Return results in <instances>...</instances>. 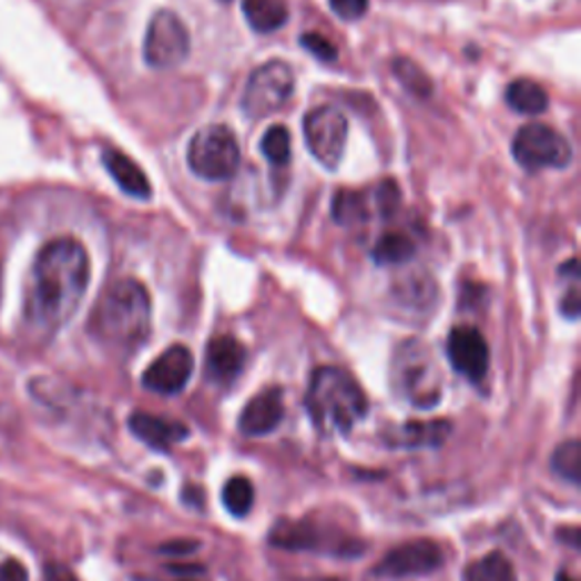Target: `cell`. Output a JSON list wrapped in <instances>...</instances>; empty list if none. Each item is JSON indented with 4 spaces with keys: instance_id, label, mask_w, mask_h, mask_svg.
I'll return each instance as SVG.
<instances>
[{
    "instance_id": "obj_9",
    "label": "cell",
    "mask_w": 581,
    "mask_h": 581,
    "mask_svg": "<svg viewBox=\"0 0 581 581\" xmlns=\"http://www.w3.org/2000/svg\"><path fill=\"white\" fill-rule=\"evenodd\" d=\"M305 141L312 155L325 166L336 169L344 160L348 141V119L336 108L320 105L305 116Z\"/></svg>"
},
{
    "instance_id": "obj_20",
    "label": "cell",
    "mask_w": 581,
    "mask_h": 581,
    "mask_svg": "<svg viewBox=\"0 0 581 581\" xmlns=\"http://www.w3.org/2000/svg\"><path fill=\"white\" fill-rule=\"evenodd\" d=\"M244 17L253 30L273 32L286 23L288 10L284 0H244Z\"/></svg>"
},
{
    "instance_id": "obj_23",
    "label": "cell",
    "mask_w": 581,
    "mask_h": 581,
    "mask_svg": "<svg viewBox=\"0 0 581 581\" xmlns=\"http://www.w3.org/2000/svg\"><path fill=\"white\" fill-rule=\"evenodd\" d=\"M253 502H255V489L248 477H232L223 487V504L232 516L236 518L248 516Z\"/></svg>"
},
{
    "instance_id": "obj_34",
    "label": "cell",
    "mask_w": 581,
    "mask_h": 581,
    "mask_svg": "<svg viewBox=\"0 0 581 581\" xmlns=\"http://www.w3.org/2000/svg\"><path fill=\"white\" fill-rule=\"evenodd\" d=\"M45 577H48V581H78V579H75V574H73L69 568L60 565V563L48 565V570H45Z\"/></svg>"
},
{
    "instance_id": "obj_7",
    "label": "cell",
    "mask_w": 581,
    "mask_h": 581,
    "mask_svg": "<svg viewBox=\"0 0 581 581\" xmlns=\"http://www.w3.org/2000/svg\"><path fill=\"white\" fill-rule=\"evenodd\" d=\"M294 71L284 62H266L251 75L246 84L244 101H241L244 114L253 121H259L282 110L288 101V95L294 93Z\"/></svg>"
},
{
    "instance_id": "obj_27",
    "label": "cell",
    "mask_w": 581,
    "mask_h": 581,
    "mask_svg": "<svg viewBox=\"0 0 581 581\" xmlns=\"http://www.w3.org/2000/svg\"><path fill=\"white\" fill-rule=\"evenodd\" d=\"M394 73L398 80L416 95H429L431 93V82L429 78L409 60H396L394 62Z\"/></svg>"
},
{
    "instance_id": "obj_4",
    "label": "cell",
    "mask_w": 581,
    "mask_h": 581,
    "mask_svg": "<svg viewBox=\"0 0 581 581\" xmlns=\"http://www.w3.org/2000/svg\"><path fill=\"white\" fill-rule=\"evenodd\" d=\"M391 386L400 400L416 409H431L441 402V370L425 344L411 338L398 346L391 361Z\"/></svg>"
},
{
    "instance_id": "obj_15",
    "label": "cell",
    "mask_w": 581,
    "mask_h": 581,
    "mask_svg": "<svg viewBox=\"0 0 581 581\" xmlns=\"http://www.w3.org/2000/svg\"><path fill=\"white\" fill-rule=\"evenodd\" d=\"M248 361V353L244 344L236 342L234 336H216L207 348V377L214 384H230L241 373H244Z\"/></svg>"
},
{
    "instance_id": "obj_18",
    "label": "cell",
    "mask_w": 581,
    "mask_h": 581,
    "mask_svg": "<svg viewBox=\"0 0 581 581\" xmlns=\"http://www.w3.org/2000/svg\"><path fill=\"white\" fill-rule=\"evenodd\" d=\"M271 546L282 550H320L325 539L309 520H282L271 529Z\"/></svg>"
},
{
    "instance_id": "obj_17",
    "label": "cell",
    "mask_w": 581,
    "mask_h": 581,
    "mask_svg": "<svg viewBox=\"0 0 581 581\" xmlns=\"http://www.w3.org/2000/svg\"><path fill=\"white\" fill-rule=\"evenodd\" d=\"M103 164L108 173L112 175V180L121 186L123 193H128V196L139 198V201H149L153 196L151 180L145 177V173L136 166V162H132L121 151H105Z\"/></svg>"
},
{
    "instance_id": "obj_31",
    "label": "cell",
    "mask_w": 581,
    "mask_h": 581,
    "mask_svg": "<svg viewBox=\"0 0 581 581\" xmlns=\"http://www.w3.org/2000/svg\"><path fill=\"white\" fill-rule=\"evenodd\" d=\"M0 581H28V570L14 557H0Z\"/></svg>"
},
{
    "instance_id": "obj_29",
    "label": "cell",
    "mask_w": 581,
    "mask_h": 581,
    "mask_svg": "<svg viewBox=\"0 0 581 581\" xmlns=\"http://www.w3.org/2000/svg\"><path fill=\"white\" fill-rule=\"evenodd\" d=\"M375 198H377V210L381 216H394V212L400 207V188L396 186L394 180H386L377 193H375Z\"/></svg>"
},
{
    "instance_id": "obj_26",
    "label": "cell",
    "mask_w": 581,
    "mask_h": 581,
    "mask_svg": "<svg viewBox=\"0 0 581 581\" xmlns=\"http://www.w3.org/2000/svg\"><path fill=\"white\" fill-rule=\"evenodd\" d=\"M262 153L273 166H286L290 162V134L284 125H273L262 139Z\"/></svg>"
},
{
    "instance_id": "obj_19",
    "label": "cell",
    "mask_w": 581,
    "mask_h": 581,
    "mask_svg": "<svg viewBox=\"0 0 581 581\" xmlns=\"http://www.w3.org/2000/svg\"><path fill=\"white\" fill-rule=\"evenodd\" d=\"M507 103L513 112L524 116H539L548 110V91L534 80H516L507 89Z\"/></svg>"
},
{
    "instance_id": "obj_36",
    "label": "cell",
    "mask_w": 581,
    "mask_h": 581,
    "mask_svg": "<svg viewBox=\"0 0 581 581\" xmlns=\"http://www.w3.org/2000/svg\"><path fill=\"white\" fill-rule=\"evenodd\" d=\"M557 581H574V579H572L568 572H559V574H557Z\"/></svg>"
},
{
    "instance_id": "obj_10",
    "label": "cell",
    "mask_w": 581,
    "mask_h": 581,
    "mask_svg": "<svg viewBox=\"0 0 581 581\" xmlns=\"http://www.w3.org/2000/svg\"><path fill=\"white\" fill-rule=\"evenodd\" d=\"M444 565V550L436 541L418 539L398 546L386 554L377 565L375 574L384 579H407L439 570Z\"/></svg>"
},
{
    "instance_id": "obj_1",
    "label": "cell",
    "mask_w": 581,
    "mask_h": 581,
    "mask_svg": "<svg viewBox=\"0 0 581 581\" xmlns=\"http://www.w3.org/2000/svg\"><path fill=\"white\" fill-rule=\"evenodd\" d=\"M89 277V255L78 238L60 236L48 241L30 271L26 294L28 325L41 334L64 327L82 305Z\"/></svg>"
},
{
    "instance_id": "obj_24",
    "label": "cell",
    "mask_w": 581,
    "mask_h": 581,
    "mask_svg": "<svg viewBox=\"0 0 581 581\" xmlns=\"http://www.w3.org/2000/svg\"><path fill=\"white\" fill-rule=\"evenodd\" d=\"M334 218L342 225H357L368 218L366 198L357 191H338L334 198Z\"/></svg>"
},
{
    "instance_id": "obj_16",
    "label": "cell",
    "mask_w": 581,
    "mask_h": 581,
    "mask_svg": "<svg viewBox=\"0 0 581 581\" xmlns=\"http://www.w3.org/2000/svg\"><path fill=\"white\" fill-rule=\"evenodd\" d=\"M452 431L450 420H411L402 427H396L386 439L394 448H405V450H420V448H439L448 441V436Z\"/></svg>"
},
{
    "instance_id": "obj_3",
    "label": "cell",
    "mask_w": 581,
    "mask_h": 581,
    "mask_svg": "<svg viewBox=\"0 0 581 581\" xmlns=\"http://www.w3.org/2000/svg\"><path fill=\"white\" fill-rule=\"evenodd\" d=\"M305 405L314 425L325 434H350L368 414V398L359 381L338 366L314 370Z\"/></svg>"
},
{
    "instance_id": "obj_13",
    "label": "cell",
    "mask_w": 581,
    "mask_h": 581,
    "mask_svg": "<svg viewBox=\"0 0 581 581\" xmlns=\"http://www.w3.org/2000/svg\"><path fill=\"white\" fill-rule=\"evenodd\" d=\"M284 418V396L277 386L253 396L238 416V431L248 439H259L279 427Z\"/></svg>"
},
{
    "instance_id": "obj_30",
    "label": "cell",
    "mask_w": 581,
    "mask_h": 581,
    "mask_svg": "<svg viewBox=\"0 0 581 581\" xmlns=\"http://www.w3.org/2000/svg\"><path fill=\"white\" fill-rule=\"evenodd\" d=\"M332 12L344 21H357L366 14L368 0H329Z\"/></svg>"
},
{
    "instance_id": "obj_12",
    "label": "cell",
    "mask_w": 581,
    "mask_h": 581,
    "mask_svg": "<svg viewBox=\"0 0 581 581\" xmlns=\"http://www.w3.org/2000/svg\"><path fill=\"white\" fill-rule=\"evenodd\" d=\"M448 359L452 368L470 381H481L489 373V344L477 327L459 325L448 336Z\"/></svg>"
},
{
    "instance_id": "obj_33",
    "label": "cell",
    "mask_w": 581,
    "mask_h": 581,
    "mask_svg": "<svg viewBox=\"0 0 581 581\" xmlns=\"http://www.w3.org/2000/svg\"><path fill=\"white\" fill-rule=\"evenodd\" d=\"M182 502L191 509H203L205 507V491L201 487H188L182 491Z\"/></svg>"
},
{
    "instance_id": "obj_6",
    "label": "cell",
    "mask_w": 581,
    "mask_h": 581,
    "mask_svg": "<svg viewBox=\"0 0 581 581\" xmlns=\"http://www.w3.org/2000/svg\"><path fill=\"white\" fill-rule=\"evenodd\" d=\"M513 157L529 173L543 169H565L572 162V145L554 128L529 123L520 128L513 139Z\"/></svg>"
},
{
    "instance_id": "obj_22",
    "label": "cell",
    "mask_w": 581,
    "mask_h": 581,
    "mask_svg": "<svg viewBox=\"0 0 581 581\" xmlns=\"http://www.w3.org/2000/svg\"><path fill=\"white\" fill-rule=\"evenodd\" d=\"M416 255V244L405 236V234H398V232H391V234H384L377 246L373 251V259L377 264H384V266H394V264H405L409 262L411 257Z\"/></svg>"
},
{
    "instance_id": "obj_2",
    "label": "cell",
    "mask_w": 581,
    "mask_h": 581,
    "mask_svg": "<svg viewBox=\"0 0 581 581\" xmlns=\"http://www.w3.org/2000/svg\"><path fill=\"white\" fill-rule=\"evenodd\" d=\"M89 332L114 353L136 350L151 334V296L136 279L114 282L95 305Z\"/></svg>"
},
{
    "instance_id": "obj_35",
    "label": "cell",
    "mask_w": 581,
    "mask_h": 581,
    "mask_svg": "<svg viewBox=\"0 0 581 581\" xmlns=\"http://www.w3.org/2000/svg\"><path fill=\"white\" fill-rule=\"evenodd\" d=\"M171 572L175 574H188V572H203L201 565H169Z\"/></svg>"
},
{
    "instance_id": "obj_25",
    "label": "cell",
    "mask_w": 581,
    "mask_h": 581,
    "mask_svg": "<svg viewBox=\"0 0 581 581\" xmlns=\"http://www.w3.org/2000/svg\"><path fill=\"white\" fill-rule=\"evenodd\" d=\"M552 470L570 483H579L581 477V446L577 439L561 444L552 455Z\"/></svg>"
},
{
    "instance_id": "obj_32",
    "label": "cell",
    "mask_w": 581,
    "mask_h": 581,
    "mask_svg": "<svg viewBox=\"0 0 581 581\" xmlns=\"http://www.w3.org/2000/svg\"><path fill=\"white\" fill-rule=\"evenodd\" d=\"M201 548L198 541H191V539H177V541H169L160 548L162 554H169V557H186V554H193Z\"/></svg>"
},
{
    "instance_id": "obj_21",
    "label": "cell",
    "mask_w": 581,
    "mask_h": 581,
    "mask_svg": "<svg viewBox=\"0 0 581 581\" xmlns=\"http://www.w3.org/2000/svg\"><path fill=\"white\" fill-rule=\"evenodd\" d=\"M463 581H518L513 563L502 552H491L466 565Z\"/></svg>"
},
{
    "instance_id": "obj_37",
    "label": "cell",
    "mask_w": 581,
    "mask_h": 581,
    "mask_svg": "<svg viewBox=\"0 0 581 581\" xmlns=\"http://www.w3.org/2000/svg\"><path fill=\"white\" fill-rule=\"evenodd\" d=\"M0 300H3V268H0Z\"/></svg>"
},
{
    "instance_id": "obj_8",
    "label": "cell",
    "mask_w": 581,
    "mask_h": 581,
    "mask_svg": "<svg viewBox=\"0 0 581 581\" xmlns=\"http://www.w3.org/2000/svg\"><path fill=\"white\" fill-rule=\"evenodd\" d=\"M191 37L186 26L171 10H160L143 41V58L153 69H173L188 58Z\"/></svg>"
},
{
    "instance_id": "obj_5",
    "label": "cell",
    "mask_w": 581,
    "mask_h": 581,
    "mask_svg": "<svg viewBox=\"0 0 581 581\" xmlns=\"http://www.w3.org/2000/svg\"><path fill=\"white\" fill-rule=\"evenodd\" d=\"M186 160L191 171L203 180H230L241 162L238 143L227 125H207L193 134Z\"/></svg>"
},
{
    "instance_id": "obj_14",
    "label": "cell",
    "mask_w": 581,
    "mask_h": 581,
    "mask_svg": "<svg viewBox=\"0 0 581 581\" xmlns=\"http://www.w3.org/2000/svg\"><path fill=\"white\" fill-rule=\"evenodd\" d=\"M130 431L136 436L139 441H143L145 446H151L153 450H160V452H169L175 444H182L188 436L186 425L171 420V418L143 414V411H136L130 416Z\"/></svg>"
},
{
    "instance_id": "obj_28",
    "label": "cell",
    "mask_w": 581,
    "mask_h": 581,
    "mask_svg": "<svg viewBox=\"0 0 581 581\" xmlns=\"http://www.w3.org/2000/svg\"><path fill=\"white\" fill-rule=\"evenodd\" d=\"M300 43H303L305 51H309V53H312L316 60H320V62H334V60L338 58L336 45H334L327 37H323V34H318V32L303 34V37H300Z\"/></svg>"
},
{
    "instance_id": "obj_11",
    "label": "cell",
    "mask_w": 581,
    "mask_h": 581,
    "mask_svg": "<svg viewBox=\"0 0 581 581\" xmlns=\"http://www.w3.org/2000/svg\"><path fill=\"white\" fill-rule=\"evenodd\" d=\"M193 366H196V361H193V355L186 346H171L145 368L141 381L145 389L157 396H177L186 389Z\"/></svg>"
}]
</instances>
